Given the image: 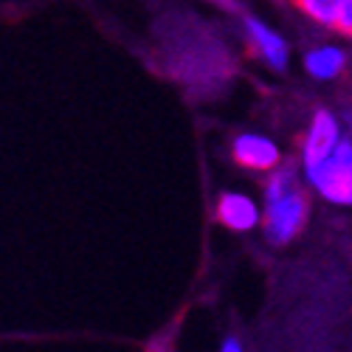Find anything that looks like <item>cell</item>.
<instances>
[{
	"label": "cell",
	"mask_w": 352,
	"mask_h": 352,
	"mask_svg": "<svg viewBox=\"0 0 352 352\" xmlns=\"http://www.w3.org/2000/svg\"><path fill=\"white\" fill-rule=\"evenodd\" d=\"M231 155L240 166L254 169V172H274L282 161L279 146L259 133H240L231 141Z\"/></svg>",
	"instance_id": "5"
},
{
	"label": "cell",
	"mask_w": 352,
	"mask_h": 352,
	"mask_svg": "<svg viewBox=\"0 0 352 352\" xmlns=\"http://www.w3.org/2000/svg\"><path fill=\"white\" fill-rule=\"evenodd\" d=\"M344 127H341V119L333 113V110H316L313 119L307 124V133L302 138V166H313V164H321L327 161L338 144L344 141Z\"/></svg>",
	"instance_id": "3"
},
{
	"label": "cell",
	"mask_w": 352,
	"mask_h": 352,
	"mask_svg": "<svg viewBox=\"0 0 352 352\" xmlns=\"http://www.w3.org/2000/svg\"><path fill=\"white\" fill-rule=\"evenodd\" d=\"M209 3L220 6L223 12H237V0H209Z\"/></svg>",
	"instance_id": "11"
},
{
	"label": "cell",
	"mask_w": 352,
	"mask_h": 352,
	"mask_svg": "<svg viewBox=\"0 0 352 352\" xmlns=\"http://www.w3.org/2000/svg\"><path fill=\"white\" fill-rule=\"evenodd\" d=\"M305 181L321 200L333 206H352V138L346 135L327 161L305 166Z\"/></svg>",
	"instance_id": "1"
},
{
	"label": "cell",
	"mask_w": 352,
	"mask_h": 352,
	"mask_svg": "<svg viewBox=\"0 0 352 352\" xmlns=\"http://www.w3.org/2000/svg\"><path fill=\"white\" fill-rule=\"evenodd\" d=\"M307 195L302 189L290 192L276 200H265V214H262V228L265 237L274 245H287L290 240H296V234H302L307 223Z\"/></svg>",
	"instance_id": "2"
},
{
	"label": "cell",
	"mask_w": 352,
	"mask_h": 352,
	"mask_svg": "<svg viewBox=\"0 0 352 352\" xmlns=\"http://www.w3.org/2000/svg\"><path fill=\"white\" fill-rule=\"evenodd\" d=\"M346 68V54L338 45H316L305 54V71L318 79V82H330L336 76H341Z\"/></svg>",
	"instance_id": "7"
},
{
	"label": "cell",
	"mask_w": 352,
	"mask_h": 352,
	"mask_svg": "<svg viewBox=\"0 0 352 352\" xmlns=\"http://www.w3.org/2000/svg\"><path fill=\"white\" fill-rule=\"evenodd\" d=\"M243 32L248 37V45L254 48V54L265 63L271 71H285L287 60H290V48L285 43V37L268 23H262L256 17H243Z\"/></svg>",
	"instance_id": "4"
},
{
	"label": "cell",
	"mask_w": 352,
	"mask_h": 352,
	"mask_svg": "<svg viewBox=\"0 0 352 352\" xmlns=\"http://www.w3.org/2000/svg\"><path fill=\"white\" fill-rule=\"evenodd\" d=\"M344 119H346V127H349V133H352V113H346Z\"/></svg>",
	"instance_id": "12"
},
{
	"label": "cell",
	"mask_w": 352,
	"mask_h": 352,
	"mask_svg": "<svg viewBox=\"0 0 352 352\" xmlns=\"http://www.w3.org/2000/svg\"><path fill=\"white\" fill-rule=\"evenodd\" d=\"M220 352H245V346H243V344H240L237 338H231V336H228V338L223 341V346H220Z\"/></svg>",
	"instance_id": "10"
},
{
	"label": "cell",
	"mask_w": 352,
	"mask_h": 352,
	"mask_svg": "<svg viewBox=\"0 0 352 352\" xmlns=\"http://www.w3.org/2000/svg\"><path fill=\"white\" fill-rule=\"evenodd\" d=\"M338 32L344 34V37H352V0H346V6H344V12H341V17H338Z\"/></svg>",
	"instance_id": "9"
},
{
	"label": "cell",
	"mask_w": 352,
	"mask_h": 352,
	"mask_svg": "<svg viewBox=\"0 0 352 352\" xmlns=\"http://www.w3.org/2000/svg\"><path fill=\"white\" fill-rule=\"evenodd\" d=\"M217 223H223L231 231H254L256 226H262V209L256 206V200L243 195V192H223L217 197V206H214Z\"/></svg>",
	"instance_id": "6"
},
{
	"label": "cell",
	"mask_w": 352,
	"mask_h": 352,
	"mask_svg": "<svg viewBox=\"0 0 352 352\" xmlns=\"http://www.w3.org/2000/svg\"><path fill=\"white\" fill-rule=\"evenodd\" d=\"M296 6L318 25H327V28H336L338 25V17L346 6V0H296Z\"/></svg>",
	"instance_id": "8"
}]
</instances>
